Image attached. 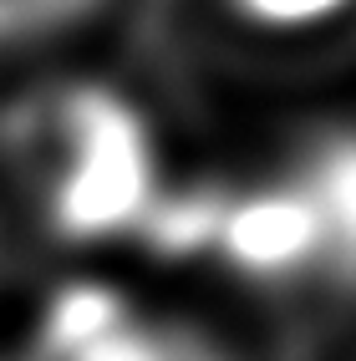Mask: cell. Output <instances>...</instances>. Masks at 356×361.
I'll return each instance as SVG.
<instances>
[{
  "mask_svg": "<svg viewBox=\"0 0 356 361\" xmlns=\"http://www.w3.org/2000/svg\"><path fill=\"white\" fill-rule=\"evenodd\" d=\"M0 183L61 245H112L163 214V168L142 107L107 82L56 77L0 107Z\"/></svg>",
  "mask_w": 356,
  "mask_h": 361,
  "instance_id": "6da1fadb",
  "label": "cell"
},
{
  "mask_svg": "<svg viewBox=\"0 0 356 361\" xmlns=\"http://www.w3.org/2000/svg\"><path fill=\"white\" fill-rule=\"evenodd\" d=\"M107 0H0V56L56 46L87 20H97Z\"/></svg>",
  "mask_w": 356,
  "mask_h": 361,
  "instance_id": "7a4b0ae2",
  "label": "cell"
},
{
  "mask_svg": "<svg viewBox=\"0 0 356 361\" xmlns=\"http://www.w3.org/2000/svg\"><path fill=\"white\" fill-rule=\"evenodd\" d=\"M214 6L250 31H305L331 11H341L346 0H214Z\"/></svg>",
  "mask_w": 356,
  "mask_h": 361,
  "instance_id": "3957f363",
  "label": "cell"
}]
</instances>
